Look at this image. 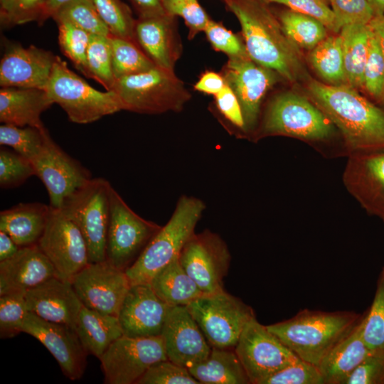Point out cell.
Instances as JSON below:
<instances>
[{"mask_svg":"<svg viewBox=\"0 0 384 384\" xmlns=\"http://www.w3.org/2000/svg\"><path fill=\"white\" fill-rule=\"evenodd\" d=\"M375 16L384 14V0H368Z\"/></svg>","mask_w":384,"mask_h":384,"instance_id":"cell-59","label":"cell"},{"mask_svg":"<svg viewBox=\"0 0 384 384\" xmlns=\"http://www.w3.org/2000/svg\"><path fill=\"white\" fill-rule=\"evenodd\" d=\"M373 31L376 34L384 58V14L375 16L369 23ZM381 102L384 103V94Z\"/></svg>","mask_w":384,"mask_h":384,"instance_id":"cell-58","label":"cell"},{"mask_svg":"<svg viewBox=\"0 0 384 384\" xmlns=\"http://www.w3.org/2000/svg\"><path fill=\"white\" fill-rule=\"evenodd\" d=\"M38 245L53 265L56 277L63 279L71 282L90 262L83 235L59 208L50 207Z\"/></svg>","mask_w":384,"mask_h":384,"instance_id":"cell-13","label":"cell"},{"mask_svg":"<svg viewBox=\"0 0 384 384\" xmlns=\"http://www.w3.org/2000/svg\"><path fill=\"white\" fill-rule=\"evenodd\" d=\"M122 110L141 114L180 112L191 95L175 73L157 66L115 80Z\"/></svg>","mask_w":384,"mask_h":384,"instance_id":"cell-5","label":"cell"},{"mask_svg":"<svg viewBox=\"0 0 384 384\" xmlns=\"http://www.w3.org/2000/svg\"><path fill=\"white\" fill-rule=\"evenodd\" d=\"M226 85L221 73L206 70L200 76L194 85V90L207 95L215 96Z\"/></svg>","mask_w":384,"mask_h":384,"instance_id":"cell-54","label":"cell"},{"mask_svg":"<svg viewBox=\"0 0 384 384\" xmlns=\"http://www.w3.org/2000/svg\"><path fill=\"white\" fill-rule=\"evenodd\" d=\"M343 384H384V351L371 352Z\"/></svg>","mask_w":384,"mask_h":384,"instance_id":"cell-52","label":"cell"},{"mask_svg":"<svg viewBox=\"0 0 384 384\" xmlns=\"http://www.w3.org/2000/svg\"><path fill=\"white\" fill-rule=\"evenodd\" d=\"M221 74L239 100L245 128L253 125L264 97L279 75L250 57L228 58Z\"/></svg>","mask_w":384,"mask_h":384,"instance_id":"cell-18","label":"cell"},{"mask_svg":"<svg viewBox=\"0 0 384 384\" xmlns=\"http://www.w3.org/2000/svg\"><path fill=\"white\" fill-rule=\"evenodd\" d=\"M50 205L21 203L0 213V230L20 247L38 244L46 228Z\"/></svg>","mask_w":384,"mask_h":384,"instance_id":"cell-27","label":"cell"},{"mask_svg":"<svg viewBox=\"0 0 384 384\" xmlns=\"http://www.w3.org/2000/svg\"><path fill=\"white\" fill-rule=\"evenodd\" d=\"M238 18L249 57L294 82L305 75L302 52L286 36L267 0H221Z\"/></svg>","mask_w":384,"mask_h":384,"instance_id":"cell-1","label":"cell"},{"mask_svg":"<svg viewBox=\"0 0 384 384\" xmlns=\"http://www.w3.org/2000/svg\"><path fill=\"white\" fill-rule=\"evenodd\" d=\"M28 311L75 329L82 304L70 281L54 276L26 293Z\"/></svg>","mask_w":384,"mask_h":384,"instance_id":"cell-23","label":"cell"},{"mask_svg":"<svg viewBox=\"0 0 384 384\" xmlns=\"http://www.w3.org/2000/svg\"><path fill=\"white\" fill-rule=\"evenodd\" d=\"M36 175L31 160L14 150L1 146L0 149V186L14 188L24 183Z\"/></svg>","mask_w":384,"mask_h":384,"instance_id":"cell-42","label":"cell"},{"mask_svg":"<svg viewBox=\"0 0 384 384\" xmlns=\"http://www.w3.org/2000/svg\"><path fill=\"white\" fill-rule=\"evenodd\" d=\"M22 332L36 338L48 350L68 378L78 380L82 377L88 353L75 329L46 321L29 311L24 320Z\"/></svg>","mask_w":384,"mask_h":384,"instance_id":"cell-17","label":"cell"},{"mask_svg":"<svg viewBox=\"0 0 384 384\" xmlns=\"http://www.w3.org/2000/svg\"><path fill=\"white\" fill-rule=\"evenodd\" d=\"M276 14L286 36L299 49L312 50L328 36L329 30L314 17L288 8Z\"/></svg>","mask_w":384,"mask_h":384,"instance_id":"cell-34","label":"cell"},{"mask_svg":"<svg viewBox=\"0 0 384 384\" xmlns=\"http://www.w3.org/2000/svg\"><path fill=\"white\" fill-rule=\"evenodd\" d=\"M110 35L136 43V19L129 7L122 0H90Z\"/></svg>","mask_w":384,"mask_h":384,"instance_id":"cell-40","label":"cell"},{"mask_svg":"<svg viewBox=\"0 0 384 384\" xmlns=\"http://www.w3.org/2000/svg\"><path fill=\"white\" fill-rule=\"evenodd\" d=\"M46 90L53 104H58L74 123H92L122 110L113 91L96 90L58 55Z\"/></svg>","mask_w":384,"mask_h":384,"instance_id":"cell-6","label":"cell"},{"mask_svg":"<svg viewBox=\"0 0 384 384\" xmlns=\"http://www.w3.org/2000/svg\"><path fill=\"white\" fill-rule=\"evenodd\" d=\"M370 25H348L339 35L342 41L347 84L355 89L363 88V73L367 57Z\"/></svg>","mask_w":384,"mask_h":384,"instance_id":"cell-31","label":"cell"},{"mask_svg":"<svg viewBox=\"0 0 384 384\" xmlns=\"http://www.w3.org/2000/svg\"><path fill=\"white\" fill-rule=\"evenodd\" d=\"M170 307L156 295L149 282L131 285L117 315L123 335L160 336Z\"/></svg>","mask_w":384,"mask_h":384,"instance_id":"cell-21","label":"cell"},{"mask_svg":"<svg viewBox=\"0 0 384 384\" xmlns=\"http://www.w3.org/2000/svg\"><path fill=\"white\" fill-rule=\"evenodd\" d=\"M20 247L5 232L0 230V262L15 255Z\"/></svg>","mask_w":384,"mask_h":384,"instance_id":"cell-56","label":"cell"},{"mask_svg":"<svg viewBox=\"0 0 384 384\" xmlns=\"http://www.w3.org/2000/svg\"><path fill=\"white\" fill-rule=\"evenodd\" d=\"M75 331L87 353L98 359L112 343L123 335L117 316L84 305L79 312Z\"/></svg>","mask_w":384,"mask_h":384,"instance_id":"cell-28","label":"cell"},{"mask_svg":"<svg viewBox=\"0 0 384 384\" xmlns=\"http://www.w3.org/2000/svg\"><path fill=\"white\" fill-rule=\"evenodd\" d=\"M337 31L348 25H368L375 17L368 0H329Z\"/></svg>","mask_w":384,"mask_h":384,"instance_id":"cell-48","label":"cell"},{"mask_svg":"<svg viewBox=\"0 0 384 384\" xmlns=\"http://www.w3.org/2000/svg\"><path fill=\"white\" fill-rule=\"evenodd\" d=\"M110 38L115 80L146 72L156 66L134 42L112 36Z\"/></svg>","mask_w":384,"mask_h":384,"instance_id":"cell-35","label":"cell"},{"mask_svg":"<svg viewBox=\"0 0 384 384\" xmlns=\"http://www.w3.org/2000/svg\"><path fill=\"white\" fill-rule=\"evenodd\" d=\"M231 256L221 238L209 230L194 233L183 247L178 260L203 294L224 290Z\"/></svg>","mask_w":384,"mask_h":384,"instance_id":"cell-14","label":"cell"},{"mask_svg":"<svg viewBox=\"0 0 384 384\" xmlns=\"http://www.w3.org/2000/svg\"><path fill=\"white\" fill-rule=\"evenodd\" d=\"M203 32L212 48L228 58L249 57L245 43L222 23L210 19Z\"/></svg>","mask_w":384,"mask_h":384,"instance_id":"cell-49","label":"cell"},{"mask_svg":"<svg viewBox=\"0 0 384 384\" xmlns=\"http://www.w3.org/2000/svg\"><path fill=\"white\" fill-rule=\"evenodd\" d=\"M205 204L193 197L182 196L167 223L150 240L137 260L125 272L131 285L149 282L164 267L178 258L195 233Z\"/></svg>","mask_w":384,"mask_h":384,"instance_id":"cell-4","label":"cell"},{"mask_svg":"<svg viewBox=\"0 0 384 384\" xmlns=\"http://www.w3.org/2000/svg\"><path fill=\"white\" fill-rule=\"evenodd\" d=\"M45 0H0V22L9 28L31 21H38Z\"/></svg>","mask_w":384,"mask_h":384,"instance_id":"cell-46","label":"cell"},{"mask_svg":"<svg viewBox=\"0 0 384 384\" xmlns=\"http://www.w3.org/2000/svg\"><path fill=\"white\" fill-rule=\"evenodd\" d=\"M309 61L327 84L348 85L340 35L329 36L311 50Z\"/></svg>","mask_w":384,"mask_h":384,"instance_id":"cell-33","label":"cell"},{"mask_svg":"<svg viewBox=\"0 0 384 384\" xmlns=\"http://www.w3.org/2000/svg\"><path fill=\"white\" fill-rule=\"evenodd\" d=\"M188 370L200 384H250L234 348H212L205 359Z\"/></svg>","mask_w":384,"mask_h":384,"instance_id":"cell-29","label":"cell"},{"mask_svg":"<svg viewBox=\"0 0 384 384\" xmlns=\"http://www.w3.org/2000/svg\"><path fill=\"white\" fill-rule=\"evenodd\" d=\"M214 97L215 105L219 112L235 127L242 129H245V120L239 100L227 84Z\"/></svg>","mask_w":384,"mask_h":384,"instance_id":"cell-53","label":"cell"},{"mask_svg":"<svg viewBox=\"0 0 384 384\" xmlns=\"http://www.w3.org/2000/svg\"><path fill=\"white\" fill-rule=\"evenodd\" d=\"M89 78L111 91L115 82L110 36L90 34L87 52Z\"/></svg>","mask_w":384,"mask_h":384,"instance_id":"cell-38","label":"cell"},{"mask_svg":"<svg viewBox=\"0 0 384 384\" xmlns=\"http://www.w3.org/2000/svg\"><path fill=\"white\" fill-rule=\"evenodd\" d=\"M266 134L309 139H321L332 132L325 114L305 97L292 92H282L269 105L263 124Z\"/></svg>","mask_w":384,"mask_h":384,"instance_id":"cell-11","label":"cell"},{"mask_svg":"<svg viewBox=\"0 0 384 384\" xmlns=\"http://www.w3.org/2000/svg\"><path fill=\"white\" fill-rule=\"evenodd\" d=\"M287 8L314 17L321 21L329 31L338 33L336 20L329 0H267Z\"/></svg>","mask_w":384,"mask_h":384,"instance_id":"cell-51","label":"cell"},{"mask_svg":"<svg viewBox=\"0 0 384 384\" xmlns=\"http://www.w3.org/2000/svg\"><path fill=\"white\" fill-rule=\"evenodd\" d=\"M161 226L144 219L112 187L106 260L126 270L137 260Z\"/></svg>","mask_w":384,"mask_h":384,"instance_id":"cell-9","label":"cell"},{"mask_svg":"<svg viewBox=\"0 0 384 384\" xmlns=\"http://www.w3.org/2000/svg\"><path fill=\"white\" fill-rule=\"evenodd\" d=\"M307 90L353 149L384 148V111L356 89L348 85H334L311 80Z\"/></svg>","mask_w":384,"mask_h":384,"instance_id":"cell-2","label":"cell"},{"mask_svg":"<svg viewBox=\"0 0 384 384\" xmlns=\"http://www.w3.org/2000/svg\"><path fill=\"white\" fill-rule=\"evenodd\" d=\"M357 174L359 196L370 211L384 220V153L363 157Z\"/></svg>","mask_w":384,"mask_h":384,"instance_id":"cell-32","label":"cell"},{"mask_svg":"<svg viewBox=\"0 0 384 384\" xmlns=\"http://www.w3.org/2000/svg\"><path fill=\"white\" fill-rule=\"evenodd\" d=\"M361 334L370 351H384V267L377 280L373 302L363 316Z\"/></svg>","mask_w":384,"mask_h":384,"instance_id":"cell-37","label":"cell"},{"mask_svg":"<svg viewBox=\"0 0 384 384\" xmlns=\"http://www.w3.org/2000/svg\"><path fill=\"white\" fill-rule=\"evenodd\" d=\"M149 283L156 295L170 306H186L203 294L178 257L160 270Z\"/></svg>","mask_w":384,"mask_h":384,"instance_id":"cell-30","label":"cell"},{"mask_svg":"<svg viewBox=\"0 0 384 384\" xmlns=\"http://www.w3.org/2000/svg\"><path fill=\"white\" fill-rule=\"evenodd\" d=\"M32 162L53 208H60L70 195L92 178L90 171L64 151L50 134Z\"/></svg>","mask_w":384,"mask_h":384,"instance_id":"cell-16","label":"cell"},{"mask_svg":"<svg viewBox=\"0 0 384 384\" xmlns=\"http://www.w3.org/2000/svg\"><path fill=\"white\" fill-rule=\"evenodd\" d=\"M138 18H146L166 14L161 0H130Z\"/></svg>","mask_w":384,"mask_h":384,"instance_id":"cell-55","label":"cell"},{"mask_svg":"<svg viewBox=\"0 0 384 384\" xmlns=\"http://www.w3.org/2000/svg\"><path fill=\"white\" fill-rule=\"evenodd\" d=\"M54 21H66L89 34L110 36V31L90 0H71L53 16Z\"/></svg>","mask_w":384,"mask_h":384,"instance_id":"cell-39","label":"cell"},{"mask_svg":"<svg viewBox=\"0 0 384 384\" xmlns=\"http://www.w3.org/2000/svg\"><path fill=\"white\" fill-rule=\"evenodd\" d=\"M168 359L161 336L122 335L99 358L106 384H136L155 363Z\"/></svg>","mask_w":384,"mask_h":384,"instance_id":"cell-10","label":"cell"},{"mask_svg":"<svg viewBox=\"0 0 384 384\" xmlns=\"http://www.w3.org/2000/svg\"><path fill=\"white\" fill-rule=\"evenodd\" d=\"M71 0H45L43 9L38 21L39 24L43 23L48 18H53L55 13Z\"/></svg>","mask_w":384,"mask_h":384,"instance_id":"cell-57","label":"cell"},{"mask_svg":"<svg viewBox=\"0 0 384 384\" xmlns=\"http://www.w3.org/2000/svg\"><path fill=\"white\" fill-rule=\"evenodd\" d=\"M53 104L45 89L1 87L0 122L43 128L41 114Z\"/></svg>","mask_w":384,"mask_h":384,"instance_id":"cell-25","label":"cell"},{"mask_svg":"<svg viewBox=\"0 0 384 384\" xmlns=\"http://www.w3.org/2000/svg\"><path fill=\"white\" fill-rule=\"evenodd\" d=\"M56 23L61 51L78 70L89 78L87 52L90 34L68 21H58Z\"/></svg>","mask_w":384,"mask_h":384,"instance_id":"cell-41","label":"cell"},{"mask_svg":"<svg viewBox=\"0 0 384 384\" xmlns=\"http://www.w3.org/2000/svg\"><path fill=\"white\" fill-rule=\"evenodd\" d=\"M370 28L363 73V88L372 97L381 101L384 94V58L378 38Z\"/></svg>","mask_w":384,"mask_h":384,"instance_id":"cell-44","label":"cell"},{"mask_svg":"<svg viewBox=\"0 0 384 384\" xmlns=\"http://www.w3.org/2000/svg\"><path fill=\"white\" fill-rule=\"evenodd\" d=\"M134 38L138 46L156 66L174 72L183 50L176 16L166 13L138 18Z\"/></svg>","mask_w":384,"mask_h":384,"instance_id":"cell-22","label":"cell"},{"mask_svg":"<svg viewBox=\"0 0 384 384\" xmlns=\"http://www.w3.org/2000/svg\"><path fill=\"white\" fill-rule=\"evenodd\" d=\"M112 187L105 178H92L70 195L59 208L83 235L90 262L106 260Z\"/></svg>","mask_w":384,"mask_h":384,"instance_id":"cell-7","label":"cell"},{"mask_svg":"<svg viewBox=\"0 0 384 384\" xmlns=\"http://www.w3.org/2000/svg\"><path fill=\"white\" fill-rule=\"evenodd\" d=\"M363 314L304 309L293 317L267 327L299 358L317 366L359 323Z\"/></svg>","mask_w":384,"mask_h":384,"instance_id":"cell-3","label":"cell"},{"mask_svg":"<svg viewBox=\"0 0 384 384\" xmlns=\"http://www.w3.org/2000/svg\"><path fill=\"white\" fill-rule=\"evenodd\" d=\"M263 384H324L317 366L299 359L276 372Z\"/></svg>","mask_w":384,"mask_h":384,"instance_id":"cell-50","label":"cell"},{"mask_svg":"<svg viewBox=\"0 0 384 384\" xmlns=\"http://www.w3.org/2000/svg\"><path fill=\"white\" fill-rule=\"evenodd\" d=\"M56 276L55 270L38 244L21 247L0 262V295L23 292Z\"/></svg>","mask_w":384,"mask_h":384,"instance_id":"cell-24","label":"cell"},{"mask_svg":"<svg viewBox=\"0 0 384 384\" xmlns=\"http://www.w3.org/2000/svg\"><path fill=\"white\" fill-rule=\"evenodd\" d=\"M136 384H200L189 370L169 359L153 364Z\"/></svg>","mask_w":384,"mask_h":384,"instance_id":"cell-47","label":"cell"},{"mask_svg":"<svg viewBox=\"0 0 384 384\" xmlns=\"http://www.w3.org/2000/svg\"><path fill=\"white\" fill-rule=\"evenodd\" d=\"M71 283L82 305L115 316L131 287L125 270L107 260L89 262Z\"/></svg>","mask_w":384,"mask_h":384,"instance_id":"cell-15","label":"cell"},{"mask_svg":"<svg viewBox=\"0 0 384 384\" xmlns=\"http://www.w3.org/2000/svg\"><path fill=\"white\" fill-rule=\"evenodd\" d=\"M361 320L319 365L324 384H343L348 375L372 352L363 338Z\"/></svg>","mask_w":384,"mask_h":384,"instance_id":"cell-26","label":"cell"},{"mask_svg":"<svg viewBox=\"0 0 384 384\" xmlns=\"http://www.w3.org/2000/svg\"><path fill=\"white\" fill-rule=\"evenodd\" d=\"M28 312L26 293L0 295L1 338H12L22 332V326Z\"/></svg>","mask_w":384,"mask_h":384,"instance_id":"cell-43","label":"cell"},{"mask_svg":"<svg viewBox=\"0 0 384 384\" xmlns=\"http://www.w3.org/2000/svg\"><path fill=\"white\" fill-rule=\"evenodd\" d=\"M161 336L167 358L188 369L205 359L212 348L185 306L170 307Z\"/></svg>","mask_w":384,"mask_h":384,"instance_id":"cell-20","label":"cell"},{"mask_svg":"<svg viewBox=\"0 0 384 384\" xmlns=\"http://www.w3.org/2000/svg\"><path fill=\"white\" fill-rule=\"evenodd\" d=\"M49 134L46 127H18L2 124L0 126V144L33 160L41 151Z\"/></svg>","mask_w":384,"mask_h":384,"instance_id":"cell-36","label":"cell"},{"mask_svg":"<svg viewBox=\"0 0 384 384\" xmlns=\"http://www.w3.org/2000/svg\"><path fill=\"white\" fill-rule=\"evenodd\" d=\"M234 349L250 384H263L270 376L300 359L256 318L246 325Z\"/></svg>","mask_w":384,"mask_h":384,"instance_id":"cell-12","label":"cell"},{"mask_svg":"<svg viewBox=\"0 0 384 384\" xmlns=\"http://www.w3.org/2000/svg\"><path fill=\"white\" fill-rule=\"evenodd\" d=\"M166 14L180 16L188 29V38L193 39L204 31L211 19L198 0H161Z\"/></svg>","mask_w":384,"mask_h":384,"instance_id":"cell-45","label":"cell"},{"mask_svg":"<svg viewBox=\"0 0 384 384\" xmlns=\"http://www.w3.org/2000/svg\"><path fill=\"white\" fill-rule=\"evenodd\" d=\"M56 57L33 45L7 42L0 62L1 87L46 90Z\"/></svg>","mask_w":384,"mask_h":384,"instance_id":"cell-19","label":"cell"},{"mask_svg":"<svg viewBox=\"0 0 384 384\" xmlns=\"http://www.w3.org/2000/svg\"><path fill=\"white\" fill-rule=\"evenodd\" d=\"M211 348H234L254 310L225 290L203 294L188 306Z\"/></svg>","mask_w":384,"mask_h":384,"instance_id":"cell-8","label":"cell"}]
</instances>
